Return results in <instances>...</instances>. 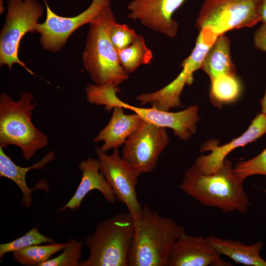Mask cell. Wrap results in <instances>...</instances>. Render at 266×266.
<instances>
[{
  "mask_svg": "<svg viewBox=\"0 0 266 266\" xmlns=\"http://www.w3.org/2000/svg\"><path fill=\"white\" fill-rule=\"evenodd\" d=\"M243 181L235 173L232 163L226 159L222 167L211 174L201 173L193 165L184 173L179 187L203 205L217 207L225 213H245L250 202Z\"/></svg>",
  "mask_w": 266,
  "mask_h": 266,
  "instance_id": "obj_1",
  "label": "cell"
},
{
  "mask_svg": "<svg viewBox=\"0 0 266 266\" xmlns=\"http://www.w3.org/2000/svg\"><path fill=\"white\" fill-rule=\"evenodd\" d=\"M134 234L128 256L129 266H167L177 240L185 228L144 204L134 222Z\"/></svg>",
  "mask_w": 266,
  "mask_h": 266,
  "instance_id": "obj_2",
  "label": "cell"
},
{
  "mask_svg": "<svg viewBox=\"0 0 266 266\" xmlns=\"http://www.w3.org/2000/svg\"><path fill=\"white\" fill-rule=\"evenodd\" d=\"M115 18L110 4L89 24L82 62L96 85L112 83L118 86L129 78L109 35V23Z\"/></svg>",
  "mask_w": 266,
  "mask_h": 266,
  "instance_id": "obj_3",
  "label": "cell"
},
{
  "mask_svg": "<svg viewBox=\"0 0 266 266\" xmlns=\"http://www.w3.org/2000/svg\"><path fill=\"white\" fill-rule=\"evenodd\" d=\"M33 100V94L26 91L16 101L6 93L0 95V147H19L26 160L46 146L49 141L48 136L32 123V111L36 106Z\"/></svg>",
  "mask_w": 266,
  "mask_h": 266,
  "instance_id": "obj_4",
  "label": "cell"
},
{
  "mask_svg": "<svg viewBox=\"0 0 266 266\" xmlns=\"http://www.w3.org/2000/svg\"><path fill=\"white\" fill-rule=\"evenodd\" d=\"M134 231V220L128 212L101 222L83 239L90 253L86 260H80L79 266H128Z\"/></svg>",
  "mask_w": 266,
  "mask_h": 266,
  "instance_id": "obj_5",
  "label": "cell"
},
{
  "mask_svg": "<svg viewBox=\"0 0 266 266\" xmlns=\"http://www.w3.org/2000/svg\"><path fill=\"white\" fill-rule=\"evenodd\" d=\"M44 6L37 0H7V14L0 34V66L18 64L36 75L19 58L20 43L27 33L36 32Z\"/></svg>",
  "mask_w": 266,
  "mask_h": 266,
  "instance_id": "obj_6",
  "label": "cell"
},
{
  "mask_svg": "<svg viewBox=\"0 0 266 266\" xmlns=\"http://www.w3.org/2000/svg\"><path fill=\"white\" fill-rule=\"evenodd\" d=\"M218 36L208 28H203L196 41L190 55L182 63V70L170 83L155 92L141 94L136 97L139 105L150 104L152 107L169 111L182 106L180 99L185 85H190L193 81V74L201 68L202 61Z\"/></svg>",
  "mask_w": 266,
  "mask_h": 266,
  "instance_id": "obj_7",
  "label": "cell"
},
{
  "mask_svg": "<svg viewBox=\"0 0 266 266\" xmlns=\"http://www.w3.org/2000/svg\"><path fill=\"white\" fill-rule=\"evenodd\" d=\"M261 0H204L195 27L210 28L219 36L226 32L253 27L261 22Z\"/></svg>",
  "mask_w": 266,
  "mask_h": 266,
  "instance_id": "obj_8",
  "label": "cell"
},
{
  "mask_svg": "<svg viewBox=\"0 0 266 266\" xmlns=\"http://www.w3.org/2000/svg\"><path fill=\"white\" fill-rule=\"evenodd\" d=\"M169 143L166 128L143 120L123 145L121 157L141 174L149 173L156 168L160 155Z\"/></svg>",
  "mask_w": 266,
  "mask_h": 266,
  "instance_id": "obj_9",
  "label": "cell"
},
{
  "mask_svg": "<svg viewBox=\"0 0 266 266\" xmlns=\"http://www.w3.org/2000/svg\"><path fill=\"white\" fill-rule=\"evenodd\" d=\"M100 170L110 185L117 200L124 203L135 222L142 206L137 198L136 187L141 174L132 168L121 157L118 149L107 154L100 147L95 148Z\"/></svg>",
  "mask_w": 266,
  "mask_h": 266,
  "instance_id": "obj_10",
  "label": "cell"
},
{
  "mask_svg": "<svg viewBox=\"0 0 266 266\" xmlns=\"http://www.w3.org/2000/svg\"><path fill=\"white\" fill-rule=\"evenodd\" d=\"M44 0L46 19L38 23L36 32L40 34V43L43 49L53 53L61 51L71 34L79 28L89 24L108 5L110 0H92L83 11L72 17L60 16L53 12Z\"/></svg>",
  "mask_w": 266,
  "mask_h": 266,
  "instance_id": "obj_11",
  "label": "cell"
},
{
  "mask_svg": "<svg viewBox=\"0 0 266 266\" xmlns=\"http://www.w3.org/2000/svg\"><path fill=\"white\" fill-rule=\"evenodd\" d=\"M187 0H132L127 6L128 18L167 37H174L178 25L174 13Z\"/></svg>",
  "mask_w": 266,
  "mask_h": 266,
  "instance_id": "obj_12",
  "label": "cell"
},
{
  "mask_svg": "<svg viewBox=\"0 0 266 266\" xmlns=\"http://www.w3.org/2000/svg\"><path fill=\"white\" fill-rule=\"evenodd\" d=\"M266 133V114L258 113L252 120L248 129L239 136L222 145L218 140H210L200 147L201 152L209 151V154L198 157L194 165L204 174L217 171L223 166L226 157L233 150L256 141Z\"/></svg>",
  "mask_w": 266,
  "mask_h": 266,
  "instance_id": "obj_13",
  "label": "cell"
},
{
  "mask_svg": "<svg viewBox=\"0 0 266 266\" xmlns=\"http://www.w3.org/2000/svg\"><path fill=\"white\" fill-rule=\"evenodd\" d=\"M119 106L132 111L144 121L172 130L174 135L182 141L188 140L196 133L197 123L200 120L198 115L199 107L196 105H191L175 112L161 110L152 107L135 106L122 100Z\"/></svg>",
  "mask_w": 266,
  "mask_h": 266,
  "instance_id": "obj_14",
  "label": "cell"
},
{
  "mask_svg": "<svg viewBox=\"0 0 266 266\" xmlns=\"http://www.w3.org/2000/svg\"><path fill=\"white\" fill-rule=\"evenodd\" d=\"M224 261L207 237L185 234L175 242L167 266H232Z\"/></svg>",
  "mask_w": 266,
  "mask_h": 266,
  "instance_id": "obj_15",
  "label": "cell"
},
{
  "mask_svg": "<svg viewBox=\"0 0 266 266\" xmlns=\"http://www.w3.org/2000/svg\"><path fill=\"white\" fill-rule=\"evenodd\" d=\"M78 168L82 177L78 188L70 200L59 211L78 209L87 194L94 190L100 191L110 203L117 201L111 187L100 171L98 159L89 157L79 164Z\"/></svg>",
  "mask_w": 266,
  "mask_h": 266,
  "instance_id": "obj_16",
  "label": "cell"
},
{
  "mask_svg": "<svg viewBox=\"0 0 266 266\" xmlns=\"http://www.w3.org/2000/svg\"><path fill=\"white\" fill-rule=\"evenodd\" d=\"M124 108L116 106L108 124L94 139V142H102L100 147L104 152L118 149L140 127L143 120L137 114L124 113Z\"/></svg>",
  "mask_w": 266,
  "mask_h": 266,
  "instance_id": "obj_17",
  "label": "cell"
},
{
  "mask_svg": "<svg viewBox=\"0 0 266 266\" xmlns=\"http://www.w3.org/2000/svg\"><path fill=\"white\" fill-rule=\"evenodd\" d=\"M3 149L0 147V176L11 180L19 187L23 194L21 203L24 206L29 207L32 203V193L33 190L42 189L48 191L49 188L46 180L43 179L34 187L30 188L26 183V175L32 169H42L47 164L54 161L55 152H48L41 160L30 166L22 167L15 164Z\"/></svg>",
  "mask_w": 266,
  "mask_h": 266,
  "instance_id": "obj_18",
  "label": "cell"
},
{
  "mask_svg": "<svg viewBox=\"0 0 266 266\" xmlns=\"http://www.w3.org/2000/svg\"><path fill=\"white\" fill-rule=\"evenodd\" d=\"M206 237L221 255L229 257L235 263L247 266H266V261L260 255L264 246L261 241L248 245L237 240L214 235Z\"/></svg>",
  "mask_w": 266,
  "mask_h": 266,
  "instance_id": "obj_19",
  "label": "cell"
},
{
  "mask_svg": "<svg viewBox=\"0 0 266 266\" xmlns=\"http://www.w3.org/2000/svg\"><path fill=\"white\" fill-rule=\"evenodd\" d=\"M210 80L223 74H235V67L232 62L229 38L219 35L206 53L200 68Z\"/></svg>",
  "mask_w": 266,
  "mask_h": 266,
  "instance_id": "obj_20",
  "label": "cell"
},
{
  "mask_svg": "<svg viewBox=\"0 0 266 266\" xmlns=\"http://www.w3.org/2000/svg\"><path fill=\"white\" fill-rule=\"evenodd\" d=\"M242 85L236 74H223L211 80L209 99L221 109L224 104L232 103L240 97Z\"/></svg>",
  "mask_w": 266,
  "mask_h": 266,
  "instance_id": "obj_21",
  "label": "cell"
},
{
  "mask_svg": "<svg viewBox=\"0 0 266 266\" xmlns=\"http://www.w3.org/2000/svg\"><path fill=\"white\" fill-rule=\"evenodd\" d=\"M119 63L129 74L141 65H149L153 58L152 51L147 46L144 38L138 35L126 48L117 51Z\"/></svg>",
  "mask_w": 266,
  "mask_h": 266,
  "instance_id": "obj_22",
  "label": "cell"
},
{
  "mask_svg": "<svg viewBox=\"0 0 266 266\" xmlns=\"http://www.w3.org/2000/svg\"><path fill=\"white\" fill-rule=\"evenodd\" d=\"M66 243L53 242L44 245L30 246L13 252V258L24 266H41L51 256L64 249Z\"/></svg>",
  "mask_w": 266,
  "mask_h": 266,
  "instance_id": "obj_23",
  "label": "cell"
},
{
  "mask_svg": "<svg viewBox=\"0 0 266 266\" xmlns=\"http://www.w3.org/2000/svg\"><path fill=\"white\" fill-rule=\"evenodd\" d=\"M38 225L33 228L25 235L11 242L0 245V258L8 252H14L21 249L45 243L54 242V240L42 234L38 230Z\"/></svg>",
  "mask_w": 266,
  "mask_h": 266,
  "instance_id": "obj_24",
  "label": "cell"
},
{
  "mask_svg": "<svg viewBox=\"0 0 266 266\" xmlns=\"http://www.w3.org/2000/svg\"><path fill=\"white\" fill-rule=\"evenodd\" d=\"M82 246V241L70 238L61 254L45 262L41 266H79Z\"/></svg>",
  "mask_w": 266,
  "mask_h": 266,
  "instance_id": "obj_25",
  "label": "cell"
},
{
  "mask_svg": "<svg viewBox=\"0 0 266 266\" xmlns=\"http://www.w3.org/2000/svg\"><path fill=\"white\" fill-rule=\"evenodd\" d=\"M108 33L117 52L129 46L138 35L133 29L126 24L118 23L116 18L110 22Z\"/></svg>",
  "mask_w": 266,
  "mask_h": 266,
  "instance_id": "obj_26",
  "label": "cell"
},
{
  "mask_svg": "<svg viewBox=\"0 0 266 266\" xmlns=\"http://www.w3.org/2000/svg\"><path fill=\"white\" fill-rule=\"evenodd\" d=\"M233 168L237 175L244 181L252 175L266 176V148L251 159L237 162Z\"/></svg>",
  "mask_w": 266,
  "mask_h": 266,
  "instance_id": "obj_27",
  "label": "cell"
},
{
  "mask_svg": "<svg viewBox=\"0 0 266 266\" xmlns=\"http://www.w3.org/2000/svg\"><path fill=\"white\" fill-rule=\"evenodd\" d=\"M255 47L266 53V25L263 24L254 36ZM261 112L266 114V89L264 97L260 100Z\"/></svg>",
  "mask_w": 266,
  "mask_h": 266,
  "instance_id": "obj_28",
  "label": "cell"
},
{
  "mask_svg": "<svg viewBox=\"0 0 266 266\" xmlns=\"http://www.w3.org/2000/svg\"><path fill=\"white\" fill-rule=\"evenodd\" d=\"M260 14L261 22L266 25V0H261Z\"/></svg>",
  "mask_w": 266,
  "mask_h": 266,
  "instance_id": "obj_29",
  "label": "cell"
},
{
  "mask_svg": "<svg viewBox=\"0 0 266 266\" xmlns=\"http://www.w3.org/2000/svg\"><path fill=\"white\" fill-rule=\"evenodd\" d=\"M0 13H1V12L2 13L3 10H4L3 5V0H0Z\"/></svg>",
  "mask_w": 266,
  "mask_h": 266,
  "instance_id": "obj_30",
  "label": "cell"
},
{
  "mask_svg": "<svg viewBox=\"0 0 266 266\" xmlns=\"http://www.w3.org/2000/svg\"><path fill=\"white\" fill-rule=\"evenodd\" d=\"M262 190L266 194V189H262Z\"/></svg>",
  "mask_w": 266,
  "mask_h": 266,
  "instance_id": "obj_31",
  "label": "cell"
}]
</instances>
